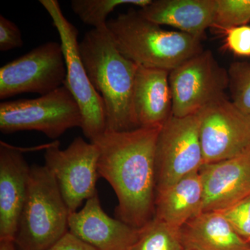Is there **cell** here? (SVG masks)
I'll use <instances>...</instances> for the list:
<instances>
[{
  "instance_id": "obj_1",
  "label": "cell",
  "mask_w": 250,
  "mask_h": 250,
  "mask_svg": "<svg viewBox=\"0 0 250 250\" xmlns=\"http://www.w3.org/2000/svg\"><path fill=\"white\" fill-rule=\"evenodd\" d=\"M161 127L106 130L92 142L99 149V176L118 197L117 218L134 228H142L155 214L156 148Z\"/></svg>"
},
{
  "instance_id": "obj_2",
  "label": "cell",
  "mask_w": 250,
  "mask_h": 250,
  "mask_svg": "<svg viewBox=\"0 0 250 250\" xmlns=\"http://www.w3.org/2000/svg\"><path fill=\"white\" fill-rule=\"evenodd\" d=\"M79 49L90 82L104 104L106 130L139 128L133 103L139 65L121 54L108 28L85 33Z\"/></svg>"
},
{
  "instance_id": "obj_3",
  "label": "cell",
  "mask_w": 250,
  "mask_h": 250,
  "mask_svg": "<svg viewBox=\"0 0 250 250\" xmlns=\"http://www.w3.org/2000/svg\"><path fill=\"white\" fill-rule=\"evenodd\" d=\"M108 30L120 52L139 66L170 72L204 49L202 39L168 31L130 9L108 21Z\"/></svg>"
},
{
  "instance_id": "obj_4",
  "label": "cell",
  "mask_w": 250,
  "mask_h": 250,
  "mask_svg": "<svg viewBox=\"0 0 250 250\" xmlns=\"http://www.w3.org/2000/svg\"><path fill=\"white\" fill-rule=\"evenodd\" d=\"M70 212L45 165L31 166L27 197L14 243L19 250H46L68 232Z\"/></svg>"
},
{
  "instance_id": "obj_5",
  "label": "cell",
  "mask_w": 250,
  "mask_h": 250,
  "mask_svg": "<svg viewBox=\"0 0 250 250\" xmlns=\"http://www.w3.org/2000/svg\"><path fill=\"white\" fill-rule=\"evenodd\" d=\"M82 125L80 106L65 84L39 98L0 104V130L3 134L34 130L57 139L67 130Z\"/></svg>"
},
{
  "instance_id": "obj_6",
  "label": "cell",
  "mask_w": 250,
  "mask_h": 250,
  "mask_svg": "<svg viewBox=\"0 0 250 250\" xmlns=\"http://www.w3.org/2000/svg\"><path fill=\"white\" fill-rule=\"evenodd\" d=\"M40 3L58 31L66 63L64 84L80 106L82 115L81 129L90 142H93L106 131V110L103 98L92 85L81 59L78 29L62 14L58 1L40 0Z\"/></svg>"
},
{
  "instance_id": "obj_7",
  "label": "cell",
  "mask_w": 250,
  "mask_h": 250,
  "mask_svg": "<svg viewBox=\"0 0 250 250\" xmlns=\"http://www.w3.org/2000/svg\"><path fill=\"white\" fill-rule=\"evenodd\" d=\"M169 83L172 116L184 118L226 95L228 70L220 66L210 50H203L171 70Z\"/></svg>"
},
{
  "instance_id": "obj_8",
  "label": "cell",
  "mask_w": 250,
  "mask_h": 250,
  "mask_svg": "<svg viewBox=\"0 0 250 250\" xmlns=\"http://www.w3.org/2000/svg\"><path fill=\"white\" fill-rule=\"evenodd\" d=\"M66 63L61 42H45L0 68V99L22 93L46 95L62 86Z\"/></svg>"
},
{
  "instance_id": "obj_9",
  "label": "cell",
  "mask_w": 250,
  "mask_h": 250,
  "mask_svg": "<svg viewBox=\"0 0 250 250\" xmlns=\"http://www.w3.org/2000/svg\"><path fill=\"white\" fill-rule=\"evenodd\" d=\"M203 165L197 113L171 116L161 128L156 143V190L199 172Z\"/></svg>"
},
{
  "instance_id": "obj_10",
  "label": "cell",
  "mask_w": 250,
  "mask_h": 250,
  "mask_svg": "<svg viewBox=\"0 0 250 250\" xmlns=\"http://www.w3.org/2000/svg\"><path fill=\"white\" fill-rule=\"evenodd\" d=\"M98 159L96 145L80 136L64 150L58 142L46 149L45 166L57 181L70 213L98 193Z\"/></svg>"
},
{
  "instance_id": "obj_11",
  "label": "cell",
  "mask_w": 250,
  "mask_h": 250,
  "mask_svg": "<svg viewBox=\"0 0 250 250\" xmlns=\"http://www.w3.org/2000/svg\"><path fill=\"white\" fill-rule=\"evenodd\" d=\"M197 114L204 164L250 152V116L237 108L226 95Z\"/></svg>"
},
{
  "instance_id": "obj_12",
  "label": "cell",
  "mask_w": 250,
  "mask_h": 250,
  "mask_svg": "<svg viewBox=\"0 0 250 250\" xmlns=\"http://www.w3.org/2000/svg\"><path fill=\"white\" fill-rule=\"evenodd\" d=\"M68 230L97 250H130L139 233V229L106 214L98 193L70 213Z\"/></svg>"
},
{
  "instance_id": "obj_13",
  "label": "cell",
  "mask_w": 250,
  "mask_h": 250,
  "mask_svg": "<svg viewBox=\"0 0 250 250\" xmlns=\"http://www.w3.org/2000/svg\"><path fill=\"white\" fill-rule=\"evenodd\" d=\"M202 212L220 211L250 195V152L232 159L204 164Z\"/></svg>"
},
{
  "instance_id": "obj_14",
  "label": "cell",
  "mask_w": 250,
  "mask_h": 250,
  "mask_svg": "<svg viewBox=\"0 0 250 250\" xmlns=\"http://www.w3.org/2000/svg\"><path fill=\"white\" fill-rule=\"evenodd\" d=\"M30 167L22 153L0 146V241H15L29 185Z\"/></svg>"
},
{
  "instance_id": "obj_15",
  "label": "cell",
  "mask_w": 250,
  "mask_h": 250,
  "mask_svg": "<svg viewBox=\"0 0 250 250\" xmlns=\"http://www.w3.org/2000/svg\"><path fill=\"white\" fill-rule=\"evenodd\" d=\"M169 75L167 70L139 66L133 103L139 127H161L172 116Z\"/></svg>"
},
{
  "instance_id": "obj_16",
  "label": "cell",
  "mask_w": 250,
  "mask_h": 250,
  "mask_svg": "<svg viewBox=\"0 0 250 250\" xmlns=\"http://www.w3.org/2000/svg\"><path fill=\"white\" fill-rule=\"evenodd\" d=\"M216 0H154L139 10L158 25H168L198 39L212 27Z\"/></svg>"
},
{
  "instance_id": "obj_17",
  "label": "cell",
  "mask_w": 250,
  "mask_h": 250,
  "mask_svg": "<svg viewBox=\"0 0 250 250\" xmlns=\"http://www.w3.org/2000/svg\"><path fill=\"white\" fill-rule=\"evenodd\" d=\"M203 197L200 172L188 175L156 190L154 218L180 229L190 219L202 213Z\"/></svg>"
},
{
  "instance_id": "obj_18",
  "label": "cell",
  "mask_w": 250,
  "mask_h": 250,
  "mask_svg": "<svg viewBox=\"0 0 250 250\" xmlns=\"http://www.w3.org/2000/svg\"><path fill=\"white\" fill-rule=\"evenodd\" d=\"M179 233L184 248L191 250H247L250 247L219 211L199 213Z\"/></svg>"
},
{
  "instance_id": "obj_19",
  "label": "cell",
  "mask_w": 250,
  "mask_h": 250,
  "mask_svg": "<svg viewBox=\"0 0 250 250\" xmlns=\"http://www.w3.org/2000/svg\"><path fill=\"white\" fill-rule=\"evenodd\" d=\"M130 250H184L179 229L154 218L139 229Z\"/></svg>"
},
{
  "instance_id": "obj_20",
  "label": "cell",
  "mask_w": 250,
  "mask_h": 250,
  "mask_svg": "<svg viewBox=\"0 0 250 250\" xmlns=\"http://www.w3.org/2000/svg\"><path fill=\"white\" fill-rule=\"evenodd\" d=\"M152 0H72L73 12L82 22L92 26L93 29L107 28V17L116 7L124 4L134 5L143 8Z\"/></svg>"
},
{
  "instance_id": "obj_21",
  "label": "cell",
  "mask_w": 250,
  "mask_h": 250,
  "mask_svg": "<svg viewBox=\"0 0 250 250\" xmlns=\"http://www.w3.org/2000/svg\"><path fill=\"white\" fill-rule=\"evenodd\" d=\"M250 22V0H216L212 28L220 32Z\"/></svg>"
},
{
  "instance_id": "obj_22",
  "label": "cell",
  "mask_w": 250,
  "mask_h": 250,
  "mask_svg": "<svg viewBox=\"0 0 250 250\" xmlns=\"http://www.w3.org/2000/svg\"><path fill=\"white\" fill-rule=\"evenodd\" d=\"M228 75L231 102L241 111L250 116V63L233 62L229 68Z\"/></svg>"
},
{
  "instance_id": "obj_23",
  "label": "cell",
  "mask_w": 250,
  "mask_h": 250,
  "mask_svg": "<svg viewBox=\"0 0 250 250\" xmlns=\"http://www.w3.org/2000/svg\"><path fill=\"white\" fill-rule=\"evenodd\" d=\"M234 231L243 239L250 241V195L236 204L220 210Z\"/></svg>"
},
{
  "instance_id": "obj_24",
  "label": "cell",
  "mask_w": 250,
  "mask_h": 250,
  "mask_svg": "<svg viewBox=\"0 0 250 250\" xmlns=\"http://www.w3.org/2000/svg\"><path fill=\"white\" fill-rule=\"evenodd\" d=\"M223 33L227 49L239 57H250V26L230 28Z\"/></svg>"
},
{
  "instance_id": "obj_25",
  "label": "cell",
  "mask_w": 250,
  "mask_h": 250,
  "mask_svg": "<svg viewBox=\"0 0 250 250\" xmlns=\"http://www.w3.org/2000/svg\"><path fill=\"white\" fill-rule=\"evenodd\" d=\"M23 45L22 34L12 21L0 16V51L7 52Z\"/></svg>"
},
{
  "instance_id": "obj_26",
  "label": "cell",
  "mask_w": 250,
  "mask_h": 250,
  "mask_svg": "<svg viewBox=\"0 0 250 250\" xmlns=\"http://www.w3.org/2000/svg\"><path fill=\"white\" fill-rule=\"evenodd\" d=\"M46 250H97L70 231Z\"/></svg>"
},
{
  "instance_id": "obj_27",
  "label": "cell",
  "mask_w": 250,
  "mask_h": 250,
  "mask_svg": "<svg viewBox=\"0 0 250 250\" xmlns=\"http://www.w3.org/2000/svg\"><path fill=\"white\" fill-rule=\"evenodd\" d=\"M0 250H16L14 241H0Z\"/></svg>"
},
{
  "instance_id": "obj_28",
  "label": "cell",
  "mask_w": 250,
  "mask_h": 250,
  "mask_svg": "<svg viewBox=\"0 0 250 250\" xmlns=\"http://www.w3.org/2000/svg\"><path fill=\"white\" fill-rule=\"evenodd\" d=\"M184 250H191L188 249V248H184Z\"/></svg>"
},
{
  "instance_id": "obj_29",
  "label": "cell",
  "mask_w": 250,
  "mask_h": 250,
  "mask_svg": "<svg viewBox=\"0 0 250 250\" xmlns=\"http://www.w3.org/2000/svg\"><path fill=\"white\" fill-rule=\"evenodd\" d=\"M250 250V248H248V250Z\"/></svg>"
},
{
  "instance_id": "obj_30",
  "label": "cell",
  "mask_w": 250,
  "mask_h": 250,
  "mask_svg": "<svg viewBox=\"0 0 250 250\" xmlns=\"http://www.w3.org/2000/svg\"><path fill=\"white\" fill-rule=\"evenodd\" d=\"M249 245H250V241H249Z\"/></svg>"
}]
</instances>
